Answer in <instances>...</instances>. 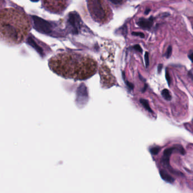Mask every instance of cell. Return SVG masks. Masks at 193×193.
<instances>
[{"label":"cell","instance_id":"cell-1","mask_svg":"<svg viewBox=\"0 0 193 193\" xmlns=\"http://www.w3.org/2000/svg\"><path fill=\"white\" fill-rule=\"evenodd\" d=\"M49 66L54 72L68 78L86 79L96 71L97 64L92 58L74 53H62L53 57Z\"/></svg>","mask_w":193,"mask_h":193},{"label":"cell","instance_id":"cell-2","mask_svg":"<svg viewBox=\"0 0 193 193\" xmlns=\"http://www.w3.org/2000/svg\"><path fill=\"white\" fill-rule=\"evenodd\" d=\"M30 30V23L21 11L6 8L1 13V35L6 41L19 44L23 41Z\"/></svg>","mask_w":193,"mask_h":193},{"label":"cell","instance_id":"cell-3","mask_svg":"<svg viewBox=\"0 0 193 193\" xmlns=\"http://www.w3.org/2000/svg\"><path fill=\"white\" fill-rule=\"evenodd\" d=\"M88 7L92 18L96 22L105 24L110 20L112 11L105 0H88Z\"/></svg>","mask_w":193,"mask_h":193},{"label":"cell","instance_id":"cell-4","mask_svg":"<svg viewBox=\"0 0 193 193\" xmlns=\"http://www.w3.org/2000/svg\"><path fill=\"white\" fill-rule=\"evenodd\" d=\"M43 2L48 11L54 13H61L68 6L69 0H43Z\"/></svg>","mask_w":193,"mask_h":193},{"label":"cell","instance_id":"cell-5","mask_svg":"<svg viewBox=\"0 0 193 193\" xmlns=\"http://www.w3.org/2000/svg\"><path fill=\"white\" fill-rule=\"evenodd\" d=\"M175 150H178V148L175 147H172L165 149L163 153V156L161 159V161L165 164H168L169 161V157L172 155L173 151H175Z\"/></svg>","mask_w":193,"mask_h":193},{"label":"cell","instance_id":"cell-6","mask_svg":"<svg viewBox=\"0 0 193 193\" xmlns=\"http://www.w3.org/2000/svg\"><path fill=\"white\" fill-rule=\"evenodd\" d=\"M153 19L151 18L148 19H140L138 21V24L140 27L144 29H150L152 25Z\"/></svg>","mask_w":193,"mask_h":193},{"label":"cell","instance_id":"cell-7","mask_svg":"<svg viewBox=\"0 0 193 193\" xmlns=\"http://www.w3.org/2000/svg\"><path fill=\"white\" fill-rule=\"evenodd\" d=\"M160 174L161 177L166 182L169 183H173L175 181L174 178L171 176L169 174H168L165 171L161 170L160 171Z\"/></svg>","mask_w":193,"mask_h":193},{"label":"cell","instance_id":"cell-8","mask_svg":"<svg viewBox=\"0 0 193 193\" xmlns=\"http://www.w3.org/2000/svg\"><path fill=\"white\" fill-rule=\"evenodd\" d=\"M140 103L143 106V107L146 109V111H148L149 113H153V111L150 106L148 101L145 99H140Z\"/></svg>","mask_w":193,"mask_h":193},{"label":"cell","instance_id":"cell-9","mask_svg":"<svg viewBox=\"0 0 193 193\" xmlns=\"http://www.w3.org/2000/svg\"><path fill=\"white\" fill-rule=\"evenodd\" d=\"M161 95L165 100L168 101H170L172 99V96L170 94V92L167 89H164L162 90Z\"/></svg>","mask_w":193,"mask_h":193},{"label":"cell","instance_id":"cell-10","mask_svg":"<svg viewBox=\"0 0 193 193\" xmlns=\"http://www.w3.org/2000/svg\"><path fill=\"white\" fill-rule=\"evenodd\" d=\"M161 150V148L158 146H155V147H152L150 148V153L152 154V155H157L158 154V153L160 152Z\"/></svg>","mask_w":193,"mask_h":193},{"label":"cell","instance_id":"cell-11","mask_svg":"<svg viewBox=\"0 0 193 193\" xmlns=\"http://www.w3.org/2000/svg\"><path fill=\"white\" fill-rule=\"evenodd\" d=\"M172 53V47L170 46V47H168V48L167 50V51L165 54V57L167 58H169L171 57Z\"/></svg>","mask_w":193,"mask_h":193},{"label":"cell","instance_id":"cell-12","mask_svg":"<svg viewBox=\"0 0 193 193\" xmlns=\"http://www.w3.org/2000/svg\"><path fill=\"white\" fill-rule=\"evenodd\" d=\"M165 79L168 82V85L170 86L171 84V82H172V80H171V76H170V75L168 72V71H167V70H166L165 71Z\"/></svg>","mask_w":193,"mask_h":193},{"label":"cell","instance_id":"cell-13","mask_svg":"<svg viewBox=\"0 0 193 193\" xmlns=\"http://www.w3.org/2000/svg\"><path fill=\"white\" fill-rule=\"evenodd\" d=\"M109 1L114 5H122L125 1V0H109Z\"/></svg>","mask_w":193,"mask_h":193},{"label":"cell","instance_id":"cell-14","mask_svg":"<svg viewBox=\"0 0 193 193\" xmlns=\"http://www.w3.org/2000/svg\"><path fill=\"white\" fill-rule=\"evenodd\" d=\"M144 60H145V63H146V67L147 68L149 65V54L148 52H146L145 55H144Z\"/></svg>","mask_w":193,"mask_h":193},{"label":"cell","instance_id":"cell-15","mask_svg":"<svg viewBox=\"0 0 193 193\" xmlns=\"http://www.w3.org/2000/svg\"><path fill=\"white\" fill-rule=\"evenodd\" d=\"M132 34L134 36H140L141 38H144V34L142 32H133Z\"/></svg>","mask_w":193,"mask_h":193},{"label":"cell","instance_id":"cell-16","mask_svg":"<svg viewBox=\"0 0 193 193\" xmlns=\"http://www.w3.org/2000/svg\"><path fill=\"white\" fill-rule=\"evenodd\" d=\"M133 48L135 50H137V51H138L140 53H142V51H143L142 49L141 48L140 45H136L134 46Z\"/></svg>","mask_w":193,"mask_h":193},{"label":"cell","instance_id":"cell-17","mask_svg":"<svg viewBox=\"0 0 193 193\" xmlns=\"http://www.w3.org/2000/svg\"><path fill=\"white\" fill-rule=\"evenodd\" d=\"M126 85L127 86V87L130 89H133L134 88V85L132 84L131 83L128 82V81H126Z\"/></svg>","mask_w":193,"mask_h":193},{"label":"cell","instance_id":"cell-18","mask_svg":"<svg viewBox=\"0 0 193 193\" xmlns=\"http://www.w3.org/2000/svg\"><path fill=\"white\" fill-rule=\"evenodd\" d=\"M163 65L162 64H159L158 65V74H160L162 70V68H163Z\"/></svg>","mask_w":193,"mask_h":193},{"label":"cell","instance_id":"cell-19","mask_svg":"<svg viewBox=\"0 0 193 193\" xmlns=\"http://www.w3.org/2000/svg\"><path fill=\"white\" fill-rule=\"evenodd\" d=\"M188 75L193 80V68H192L190 71H189L188 72Z\"/></svg>","mask_w":193,"mask_h":193},{"label":"cell","instance_id":"cell-20","mask_svg":"<svg viewBox=\"0 0 193 193\" xmlns=\"http://www.w3.org/2000/svg\"><path fill=\"white\" fill-rule=\"evenodd\" d=\"M147 89V84H145L144 86V87L143 88V89H142V93L145 92L146 91Z\"/></svg>","mask_w":193,"mask_h":193},{"label":"cell","instance_id":"cell-21","mask_svg":"<svg viewBox=\"0 0 193 193\" xmlns=\"http://www.w3.org/2000/svg\"><path fill=\"white\" fill-rule=\"evenodd\" d=\"M188 57L192 62H193V52L188 55Z\"/></svg>","mask_w":193,"mask_h":193},{"label":"cell","instance_id":"cell-22","mask_svg":"<svg viewBox=\"0 0 193 193\" xmlns=\"http://www.w3.org/2000/svg\"><path fill=\"white\" fill-rule=\"evenodd\" d=\"M139 77H140V80L142 81H145V79H144V78L140 75V74L139 75Z\"/></svg>","mask_w":193,"mask_h":193},{"label":"cell","instance_id":"cell-23","mask_svg":"<svg viewBox=\"0 0 193 193\" xmlns=\"http://www.w3.org/2000/svg\"><path fill=\"white\" fill-rule=\"evenodd\" d=\"M150 11V10H146V12H145V13H146V14H148V12H149Z\"/></svg>","mask_w":193,"mask_h":193},{"label":"cell","instance_id":"cell-24","mask_svg":"<svg viewBox=\"0 0 193 193\" xmlns=\"http://www.w3.org/2000/svg\"><path fill=\"white\" fill-rule=\"evenodd\" d=\"M31 1H37L39 0H31Z\"/></svg>","mask_w":193,"mask_h":193},{"label":"cell","instance_id":"cell-25","mask_svg":"<svg viewBox=\"0 0 193 193\" xmlns=\"http://www.w3.org/2000/svg\"></svg>","mask_w":193,"mask_h":193}]
</instances>
